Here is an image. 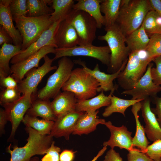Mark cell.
Segmentation results:
<instances>
[{"instance_id": "42", "label": "cell", "mask_w": 161, "mask_h": 161, "mask_svg": "<svg viewBox=\"0 0 161 161\" xmlns=\"http://www.w3.org/2000/svg\"><path fill=\"white\" fill-rule=\"evenodd\" d=\"M0 84L3 88H16L18 85L17 81L10 75L0 76Z\"/></svg>"}, {"instance_id": "25", "label": "cell", "mask_w": 161, "mask_h": 161, "mask_svg": "<svg viewBox=\"0 0 161 161\" xmlns=\"http://www.w3.org/2000/svg\"><path fill=\"white\" fill-rule=\"evenodd\" d=\"M22 51L21 46L4 43L0 49V76L11 74L9 62L15 56Z\"/></svg>"}, {"instance_id": "36", "label": "cell", "mask_w": 161, "mask_h": 161, "mask_svg": "<svg viewBox=\"0 0 161 161\" xmlns=\"http://www.w3.org/2000/svg\"><path fill=\"white\" fill-rule=\"evenodd\" d=\"M21 93L18 87L16 88H3L0 93V103L2 106L13 102L19 99Z\"/></svg>"}, {"instance_id": "19", "label": "cell", "mask_w": 161, "mask_h": 161, "mask_svg": "<svg viewBox=\"0 0 161 161\" xmlns=\"http://www.w3.org/2000/svg\"><path fill=\"white\" fill-rule=\"evenodd\" d=\"M149 98L141 101L142 115L145 123L144 128L148 139L154 142L161 139V128L155 116L151 110Z\"/></svg>"}, {"instance_id": "43", "label": "cell", "mask_w": 161, "mask_h": 161, "mask_svg": "<svg viewBox=\"0 0 161 161\" xmlns=\"http://www.w3.org/2000/svg\"><path fill=\"white\" fill-rule=\"evenodd\" d=\"M154 102L155 107L151 109L153 113L157 116V119L161 128V97H154Z\"/></svg>"}, {"instance_id": "35", "label": "cell", "mask_w": 161, "mask_h": 161, "mask_svg": "<svg viewBox=\"0 0 161 161\" xmlns=\"http://www.w3.org/2000/svg\"><path fill=\"white\" fill-rule=\"evenodd\" d=\"M145 50L153 58L161 55V33L151 35Z\"/></svg>"}, {"instance_id": "46", "label": "cell", "mask_w": 161, "mask_h": 161, "mask_svg": "<svg viewBox=\"0 0 161 161\" xmlns=\"http://www.w3.org/2000/svg\"><path fill=\"white\" fill-rule=\"evenodd\" d=\"M75 152L72 150H65L60 155V161H72Z\"/></svg>"}, {"instance_id": "4", "label": "cell", "mask_w": 161, "mask_h": 161, "mask_svg": "<svg viewBox=\"0 0 161 161\" xmlns=\"http://www.w3.org/2000/svg\"><path fill=\"white\" fill-rule=\"evenodd\" d=\"M25 130L29 134L26 144L21 147L15 146L11 150L10 144L7 148L10 161H27L35 155L46 154L53 142L50 135L41 134L30 127H26Z\"/></svg>"}, {"instance_id": "30", "label": "cell", "mask_w": 161, "mask_h": 161, "mask_svg": "<svg viewBox=\"0 0 161 161\" xmlns=\"http://www.w3.org/2000/svg\"><path fill=\"white\" fill-rule=\"evenodd\" d=\"M111 100V103L107 106L102 113V115L105 117L110 116L113 113L118 112L122 114L125 116V112L129 106L143 100H128L118 97L113 94H110L108 95Z\"/></svg>"}, {"instance_id": "16", "label": "cell", "mask_w": 161, "mask_h": 161, "mask_svg": "<svg viewBox=\"0 0 161 161\" xmlns=\"http://www.w3.org/2000/svg\"><path fill=\"white\" fill-rule=\"evenodd\" d=\"M73 61L75 63L81 66L86 71L91 75L97 81L100 85L98 89L97 92L110 91V94L111 95L113 94L117 89L113 83V81L117 78L120 72L124 69L127 62L125 63L117 72L107 74L100 71L97 63L96 64L94 69L92 70L86 66L84 61L80 59L75 60Z\"/></svg>"}, {"instance_id": "39", "label": "cell", "mask_w": 161, "mask_h": 161, "mask_svg": "<svg viewBox=\"0 0 161 161\" xmlns=\"http://www.w3.org/2000/svg\"><path fill=\"white\" fill-rule=\"evenodd\" d=\"M152 61L156 64L155 67H152L151 74L153 81L156 84L161 85V55L154 58Z\"/></svg>"}, {"instance_id": "11", "label": "cell", "mask_w": 161, "mask_h": 161, "mask_svg": "<svg viewBox=\"0 0 161 161\" xmlns=\"http://www.w3.org/2000/svg\"><path fill=\"white\" fill-rule=\"evenodd\" d=\"M44 62L41 66L30 70L25 75L26 77L18 83V88L22 94L30 92L34 94L37 87L43 77L50 71L56 69L57 66H52L53 59L46 55L44 58Z\"/></svg>"}, {"instance_id": "27", "label": "cell", "mask_w": 161, "mask_h": 161, "mask_svg": "<svg viewBox=\"0 0 161 161\" xmlns=\"http://www.w3.org/2000/svg\"><path fill=\"white\" fill-rule=\"evenodd\" d=\"M32 101L30 107L26 114L33 117L39 116L44 119L55 121L57 118L52 110L51 102L49 100L35 99L32 97Z\"/></svg>"}, {"instance_id": "48", "label": "cell", "mask_w": 161, "mask_h": 161, "mask_svg": "<svg viewBox=\"0 0 161 161\" xmlns=\"http://www.w3.org/2000/svg\"><path fill=\"white\" fill-rule=\"evenodd\" d=\"M149 1L153 9L161 17V0H149Z\"/></svg>"}, {"instance_id": "15", "label": "cell", "mask_w": 161, "mask_h": 161, "mask_svg": "<svg viewBox=\"0 0 161 161\" xmlns=\"http://www.w3.org/2000/svg\"><path fill=\"white\" fill-rule=\"evenodd\" d=\"M104 125L109 130L111 136L108 141L103 142V146H109L112 148L118 147L128 151L135 148L132 144V132L129 131L126 126L124 125L120 127L115 126L109 121L106 122Z\"/></svg>"}, {"instance_id": "9", "label": "cell", "mask_w": 161, "mask_h": 161, "mask_svg": "<svg viewBox=\"0 0 161 161\" xmlns=\"http://www.w3.org/2000/svg\"><path fill=\"white\" fill-rule=\"evenodd\" d=\"M111 52L108 46H97L92 44L77 45L69 48H55L54 60L64 57L83 56L91 57L109 66Z\"/></svg>"}, {"instance_id": "7", "label": "cell", "mask_w": 161, "mask_h": 161, "mask_svg": "<svg viewBox=\"0 0 161 161\" xmlns=\"http://www.w3.org/2000/svg\"><path fill=\"white\" fill-rule=\"evenodd\" d=\"M74 64L67 57L61 58L58 61V67L55 71L48 78L45 86L38 92L37 98L49 100L54 98L69 79Z\"/></svg>"}, {"instance_id": "3", "label": "cell", "mask_w": 161, "mask_h": 161, "mask_svg": "<svg viewBox=\"0 0 161 161\" xmlns=\"http://www.w3.org/2000/svg\"><path fill=\"white\" fill-rule=\"evenodd\" d=\"M153 59L145 50L130 52L126 66L117 78L119 85L124 90L132 88Z\"/></svg>"}, {"instance_id": "44", "label": "cell", "mask_w": 161, "mask_h": 161, "mask_svg": "<svg viewBox=\"0 0 161 161\" xmlns=\"http://www.w3.org/2000/svg\"><path fill=\"white\" fill-rule=\"evenodd\" d=\"M103 161H123L120 154L111 148L106 153Z\"/></svg>"}, {"instance_id": "33", "label": "cell", "mask_w": 161, "mask_h": 161, "mask_svg": "<svg viewBox=\"0 0 161 161\" xmlns=\"http://www.w3.org/2000/svg\"><path fill=\"white\" fill-rule=\"evenodd\" d=\"M22 122L26 127L32 128L42 135H50L55 122L44 119H39L37 117L26 114Z\"/></svg>"}, {"instance_id": "1", "label": "cell", "mask_w": 161, "mask_h": 161, "mask_svg": "<svg viewBox=\"0 0 161 161\" xmlns=\"http://www.w3.org/2000/svg\"><path fill=\"white\" fill-rule=\"evenodd\" d=\"M152 10L149 0H121L116 24L126 37L141 26Z\"/></svg>"}, {"instance_id": "14", "label": "cell", "mask_w": 161, "mask_h": 161, "mask_svg": "<svg viewBox=\"0 0 161 161\" xmlns=\"http://www.w3.org/2000/svg\"><path fill=\"white\" fill-rule=\"evenodd\" d=\"M55 48L50 46H46L27 59L13 64L10 67L11 76L18 83L27 73L34 68H38L40 60L48 54H55Z\"/></svg>"}, {"instance_id": "32", "label": "cell", "mask_w": 161, "mask_h": 161, "mask_svg": "<svg viewBox=\"0 0 161 161\" xmlns=\"http://www.w3.org/2000/svg\"><path fill=\"white\" fill-rule=\"evenodd\" d=\"M51 2L50 0H27V16L38 17L50 15L53 11L47 4Z\"/></svg>"}, {"instance_id": "31", "label": "cell", "mask_w": 161, "mask_h": 161, "mask_svg": "<svg viewBox=\"0 0 161 161\" xmlns=\"http://www.w3.org/2000/svg\"><path fill=\"white\" fill-rule=\"evenodd\" d=\"M52 7L54 11L50 14L53 23L66 18L73 9L75 1L73 0H52Z\"/></svg>"}, {"instance_id": "41", "label": "cell", "mask_w": 161, "mask_h": 161, "mask_svg": "<svg viewBox=\"0 0 161 161\" xmlns=\"http://www.w3.org/2000/svg\"><path fill=\"white\" fill-rule=\"evenodd\" d=\"M127 158L128 161H154L145 153L136 148L129 151Z\"/></svg>"}, {"instance_id": "23", "label": "cell", "mask_w": 161, "mask_h": 161, "mask_svg": "<svg viewBox=\"0 0 161 161\" xmlns=\"http://www.w3.org/2000/svg\"><path fill=\"white\" fill-rule=\"evenodd\" d=\"M102 0H78L75 4L73 9L81 10L89 14L95 20L97 28H101L104 25L103 16L100 10V3Z\"/></svg>"}, {"instance_id": "20", "label": "cell", "mask_w": 161, "mask_h": 161, "mask_svg": "<svg viewBox=\"0 0 161 161\" xmlns=\"http://www.w3.org/2000/svg\"><path fill=\"white\" fill-rule=\"evenodd\" d=\"M10 1L11 0H0V24L12 38L14 45L21 46L22 37L14 25L9 9Z\"/></svg>"}, {"instance_id": "37", "label": "cell", "mask_w": 161, "mask_h": 161, "mask_svg": "<svg viewBox=\"0 0 161 161\" xmlns=\"http://www.w3.org/2000/svg\"><path fill=\"white\" fill-rule=\"evenodd\" d=\"M26 0H11L9 7L13 19L19 16H27Z\"/></svg>"}, {"instance_id": "40", "label": "cell", "mask_w": 161, "mask_h": 161, "mask_svg": "<svg viewBox=\"0 0 161 161\" xmlns=\"http://www.w3.org/2000/svg\"><path fill=\"white\" fill-rule=\"evenodd\" d=\"M61 151L60 148L55 146V142L53 141L41 161H60L59 152Z\"/></svg>"}, {"instance_id": "26", "label": "cell", "mask_w": 161, "mask_h": 161, "mask_svg": "<svg viewBox=\"0 0 161 161\" xmlns=\"http://www.w3.org/2000/svg\"><path fill=\"white\" fill-rule=\"evenodd\" d=\"M111 103L109 96L105 95L102 91L97 96L85 100H78L75 106V110L79 112H95L99 108L107 106Z\"/></svg>"}, {"instance_id": "21", "label": "cell", "mask_w": 161, "mask_h": 161, "mask_svg": "<svg viewBox=\"0 0 161 161\" xmlns=\"http://www.w3.org/2000/svg\"><path fill=\"white\" fill-rule=\"evenodd\" d=\"M77 101L73 92L68 91L60 92L51 102L52 110L57 118L75 111Z\"/></svg>"}, {"instance_id": "28", "label": "cell", "mask_w": 161, "mask_h": 161, "mask_svg": "<svg viewBox=\"0 0 161 161\" xmlns=\"http://www.w3.org/2000/svg\"><path fill=\"white\" fill-rule=\"evenodd\" d=\"M149 41L143 23L139 28L126 37V42L129 52L145 50Z\"/></svg>"}, {"instance_id": "38", "label": "cell", "mask_w": 161, "mask_h": 161, "mask_svg": "<svg viewBox=\"0 0 161 161\" xmlns=\"http://www.w3.org/2000/svg\"><path fill=\"white\" fill-rule=\"evenodd\" d=\"M154 161H161V139L149 145L145 152Z\"/></svg>"}, {"instance_id": "10", "label": "cell", "mask_w": 161, "mask_h": 161, "mask_svg": "<svg viewBox=\"0 0 161 161\" xmlns=\"http://www.w3.org/2000/svg\"><path fill=\"white\" fill-rule=\"evenodd\" d=\"M32 94L27 93L21 95L18 100L4 105L8 120L11 124L12 130L8 140L14 139L16 130L28 109L31 106L32 100Z\"/></svg>"}, {"instance_id": "12", "label": "cell", "mask_w": 161, "mask_h": 161, "mask_svg": "<svg viewBox=\"0 0 161 161\" xmlns=\"http://www.w3.org/2000/svg\"><path fill=\"white\" fill-rule=\"evenodd\" d=\"M153 65L150 63L145 72L134 86L130 90H124L121 94L131 96L133 100H143L149 97H156L161 91V86L156 84L153 81L151 71Z\"/></svg>"}, {"instance_id": "8", "label": "cell", "mask_w": 161, "mask_h": 161, "mask_svg": "<svg viewBox=\"0 0 161 161\" xmlns=\"http://www.w3.org/2000/svg\"><path fill=\"white\" fill-rule=\"evenodd\" d=\"M67 17L77 32L79 40L78 45L92 44L96 38L97 28L94 18L83 11L73 9Z\"/></svg>"}, {"instance_id": "45", "label": "cell", "mask_w": 161, "mask_h": 161, "mask_svg": "<svg viewBox=\"0 0 161 161\" xmlns=\"http://www.w3.org/2000/svg\"><path fill=\"white\" fill-rule=\"evenodd\" d=\"M13 40L9 33L1 26L0 27V45L4 43L11 44Z\"/></svg>"}, {"instance_id": "47", "label": "cell", "mask_w": 161, "mask_h": 161, "mask_svg": "<svg viewBox=\"0 0 161 161\" xmlns=\"http://www.w3.org/2000/svg\"><path fill=\"white\" fill-rule=\"evenodd\" d=\"M7 121L8 118L4 109H0V135L4 133V127Z\"/></svg>"}, {"instance_id": "34", "label": "cell", "mask_w": 161, "mask_h": 161, "mask_svg": "<svg viewBox=\"0 0 161 161\" xmlns=\"http://www.w3.org/2000/svg\"><path fill=\"white\" fill-rule=\"evenodd\" d=\"M159 15L154 10L149 11L146 16L143 22L147 33L152 34L161 33V27L157 24V19Z\"/></svg>"}, {"instance_id": "29", "label": "cell", "mask_w": 161, "mask_h": 161, "mask_svg": "<svg viewBox=\"0 0 161 161\" xmlns=\"http://www.w3.org/2000/svg\"><path fill=\"white\" fill-rule=\"evenodd\" d=\"M121 0H102L100 10L103 13L105 27L116 24L120 8Z\"/></svg>"}, {"instance_id": "5", "label": "cell", "mask_w": 161, "mask_h": 161, "mask_svg": "<svg viewBox=\"0 0 161 161\" xmlns=\"http://www.w3.org/2000/svg\"><path fill=\"white\" fill-rule=\"evenodd\" d=\"M99 86V83L93 76L83 68L78 67L72 70L61 89L73 92L78 100L95 96Z\"/></svg>"}, {"instance_id": "13", "label": "cell", "mask_w": 161, "mask_h": 161, "mask_svg": "<svg viewBox=\"0 0 161 161\" xmlns=\"http://www.w3.org/2000/svg\"><path fill=\"white\" fill-rule=\"evenodd\" d=\"M53 23L50 27L44 32L38 39L25 50L14 57L10 62L12 64L24 60L34 54L41 49L47 46L58 48L55 36L59 24L62 20Z\"/></svg>"}, {"instance_id": "22", "label": "cell", "mask_w": 161, "mask_h": 161, "mask_svg": "<svg viewBox=\"0 0 161 161\" xmlns=\"http://www.w3.org/2000/svg\"><path fill=\"white\" fill-rule=\"evenodd\" d=\"M98 112V110L84 112L78 119L72 134L79 135L87 134L95 130L98 125H104L106 121L98 118L97 116Z\"/></svg>"}, {"instance_id": "50", "label": "cell", "mask_w": 161, "mask_h": 161, "mask_svg": "<svg viewBox=\"0 0 161 161\" xmlns=\"http://www.w3.org/2000/svg\"><path fill=\"white\" fill-rule=\"evenodd\" d=\"M27 161H40L39 158L37 157H32Z\"/></svg>"}, {"instance_id": "24", "label": "cell", "mask_w": 161, "mask_h": 161, "mask_svg": "<svg viewBox=\"0 0 161 161\" xmlns=\"http://www.w3.org/2000/svg\"><path fill=\"white\" fill-rule=\"evenodd\" d=\"M141 108V101L132 106L131 111L135 118L136 130L133 138L132 144L134 147H136L142 152L145 153L150 142L145 135L144 128L141 124L139 119L138 112Z\"/></svg>"}, {"instance_id": "18", "label": "cell", "mask_w": 161, "mask_h": 161, "mask_svg": "<svg viewBox=\"0 0 161 161\" xmlns=\"http://www.w3.org/2000/svg\"><path fill=\"white\" fill-rule=\"evenodd\" d=\"M55 39L58 48H69L79 45L77 32L67 17L60 23Z\"/></svg>"}, {"instance_id": "2", "label": "cell", "mask_w": 161, "mask_h": 161, "mask_svg": "<svg viewBox=\"0 0 161 161\" xmlns=\"http://www.w3.org/2000/svg\"><path fill=\"white\" fill-rule=\"evenodd\" d=\"M106 33L97 38L108 44L111 52L110 62L108 72L111 74L117 72L128 60L129 50L126 42V36L115 24L105 27Z\"/></svg>"}, {"instance_id": "6", "label": "cell", "mask_w": 161, "mask_h": 161, "mask_svg": "<svg viewBox=\"0 0 161 161\" xmlns=\"http://www.w3.org/2000/svg\"><path fill=\"white\" fill-rule=\"evenodd\" d=\"M50 15L38 17L19 16L13 19L23 39L22 51L36 41L53 23Z\"/></svg>"}, {"instance_id": "49", "label": "cell", "mask_w": 161, "mask_h": 161, "mask_svg": "<svg viewBox=\"0 0 161 161\" xmlns=\"http://www.w3.org/2000/svg\"><path fill=\"white\" fill-rule=\"evenodd\" d=\"M107 147L106 146H103V148L98 152L97 155L94 157L91 161H96L100 157L104 154L107 149Z\"/></svg>"}, {"instance_id": "17", "label": "cell", "mask_w": 161, "mask_h": 161, "mask_svg": "<svg viewBox=\"0 0 161 161\" xmlns=\"http://www.w3.org/2000/svg\"><path fill=\"white\" fill-rule=\"evenodd\" d=\"M84 112L75 110L57 118L50 135L57 138L64 137L68 140L70 135L74 131L78 119Z\"/></svg>"}, {"instance_id": "51", "label": "cell", "mask_w": 161, "mask_h": 161, "mask_svg": "<svg viewBox=\"0 0 161 161\" xmlns=\"http://www.w3.org/2000/svg\"></svg>"}]
</instances>
